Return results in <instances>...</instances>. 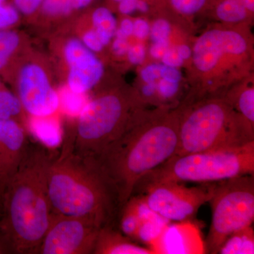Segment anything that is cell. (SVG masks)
Here are the masks:
<instances>
[{"mask_svg":"<svg viewBox=\"0 0 254 254\" xmlns=\"http://www.w3.org/2000/svg\"><path fill=\"white\" fill-rule=\"evenodd\" d=\"M215 183L187 187L177 182H164L147 187L142 194L155 213L171 222L190 220L198 209L209 202Z\"/></svg>","mask_w":254,"mask_h":254,"instance_id":"9","label":"cell"},{"mask_svg":"<svg viewBox=\"0 0 254 254\" xmlns=\"http://www.w3.org/2000/svg\"><path fill=\"white\" fill-rule=\"evenodd\" d=\"M20 41L19 35L16 31H0V71L7 66L19 46Z\"/></svg>","mask_w":254,"mask_h":254,"instance_id":"24","label":"cell"},{"mask_svg":"<svg viewBox=\"0 0 254 254\" xmlns=\"http://www.w3.org/2000/svg\"><path fill=\"white\" fill-rule=\"evenodd\" d=\"M115 39L113 43V50L117 56L122 57L127 55L128 48L130 45L128 42V38L122 34L120 31L117 29L115 34Z\"/></svg>","mask_w":254,"mask_h":254,"instance_id":"35","label":"cell"},{"mask_svg":"<svg viewBox=\"0 0 254 254\" xmlns=\"http://www.w3.org/2000/svg\"><path fill=\"white\" fill-rule=\"evenodd\" d=\"M180 118L179 108H145L121 136L91 160L113 190L120 211L142 177L175 155Z\"/></svg>","mask_w":254,"mask_h":254,"instance_id":"1","label":"cell"},{"mask_svg":"<svg viewBox=\"0 0 254 254\" xmlns=\"http://www.w3.org/2000/svg\"><path fill=\"white\" fill-rule=\"evenodd\" d=\"M149 249L154 254L206 253L199 229L190 220L170 222Z\"/></svg>","mask_w":254,"mask_h":254,"instance_id":"14","label":"cell"},{"mask_svg":"<svg viewBox=\"0 0 254 254\" xmlns=\"http://www.w3.org/2000/svg\"><path fill=\"white\" fill-rule=\"evenodd\" d=\"M173 27L167 18H158L150 25V36L153 42H168L173 46L172 43Z\"/></svg>","mask_w":254,"mask_h":254,"instance_id":"27","label":"cell"},{"mask_svg":"<svg viewBox=\"0 0 254 254\" xmlns=\"http://www.w3.org/2000/svg\"><path fill=\"white\" fill-rule=\"evenodd\" d=\"M38 10L50 17L65 16L73 11L71 0H43Z\"/></svg>","mask_w":254,"mask_h":254,"instance_id":"26","label":"cell"},{"mask_svg":"<svg viewBox=\"0 0 254 254\" xmlns=\"http://www.w3.org/2000/svg\"><path fill=\"white\" fill-rule=\"evenodd\" d=\"M133 35L137 39L143 41L150 36V24L144 18H138L133 21Z\"/></svg>","mask_w":254,"mask_h":254,"instance_id":"34","label":"cell"},{"mask_svg":"<svg viewBox=\"0 0 254 254\" xmlns=\"http://www.w3.org/2000/svg\"><path fill=\"white\" fill-rule=\"evenodd\" d=\"M28 143L22 126L0 120V201L8 182L17 171Z\"/></svg>","mask_w":254,"mask_h":254,"instance_id":"13","label":"cell"},{"mask_svg":"<svg viewBox=\"0 0 254 254\" xmlns=\"http://www.w3.org/2000/svg\"><path fill=\"white\" fill-rule=\"evenodd\" d=\"M17 91L23 110L29 116H50L60 109L58 92L52 86L46 71L36 63L28 64L20 70Z\"/></svg>","mask_w":254,"mask_h":254,"instance_id":"11","label":"cell"},{"mask_svg":"<svg viewBox=\"0 0 254 254\" xmlns=\"http://www.w3.org/2000/svg\"><path fill=\"white\" fill-rule=\"evenodd\" d=\"M102 227L86 219L53 213L36 254H93Z\"/></svg>","mask_w":254,"mask_h":254,"instance_id":"10","label":"cell"},{"mask_svg":"<svg viewBox=\"0 0 254 254\" xmlns=\"http://www.w3.org/2000/svg\"><path fill=\"white\" fill-rule=\"evenodd\" d=\"M93 254H154L147 247L138 245L111 225L100 229Z\"/></svg>","mask_w":254,"mask_h":254,"instance_id":"15","label":"cell"},{"mask_svg":"<svg viewBox=\"0 0 254 254\" xmlns=\"http://www.w3.org/2000/svg\"><path fill=\"white\" fill-rule=\"evenodd\" d=\"M170 47L171 45L168 42H153L150 47V56L153 59L160 60Z\"/></svg>","mask_w":254,"mask_h":254,"instance_id":"36","label":"cell"},{"mask_svg":"<svg viewBox=\"0 0 254 254\" xmlns=\"http://www.w3.org/2000/svg\"><path fill=\"white\" fill-rule=\"evenodd\" d=\"M55 115L44 117L29 116L28 119V126L32 136L38 143L48 149H55L61 146L63 141L61 125Z\"/></svg>","mask_w":254,"mask_h":254,"instance_id":"17","label":"cell"},{"mask_svg":"<svg viewBox=\"0 0 254 254\" xmlns=\"http://www.w3.org/2000/svg\"><path fill=\"white\" fill-rule=\"evenodd\" d=\"M127 59L132 64H141L144 62L146 52L144 45L141 43L130 46L127 53Z\"/></svg>","mask_w":254,"mask_h":254,"instance_id":"33","label":"cell"},{"mask_svg":"<svg viewBox=\"0 0 254 254\" xmlns=\"http://www.w3.org/2000/svg\"><path fill=\"white\" fill-rule=\"evenodd\" d=\"M20 13L8 1L0 6V31L9 30L19 21Z\"/></svg>","mask_w":254,"mask_h":254,"instance_id":"28","label":"cell"},{"mask_svg":"<svg viewBox=\"0 0 254 254\" xmlns=\"http://www.w3.org/2000/svg\"><path fill=\"white\" fill-rule=\"evenodd\" d=\"M165 2L179 16L190 18L208 11L210 0H165Z\"/></svg>","mask_w":254,"mask_h":254,"instance_id":"23","label":"cell"},{"mask_svg":"<svg viewBox=\"0 0 254 254\" xmlns=\"http://www.w3.org/2000/svg\"><path fill=\"white\" fill-rule=\"evenodd\" d=\"M209 202L212 220L205 242V252L215 254L232 234L253 225L254 175H242L216 182Z\"/></svg>","mask_w":254,"mask_h":254,"instance_id":"8","label":"cell"},{"mask_svg":"<svg viewBox=\"0 0 254 254\" xmlns=\"http://www.w3.org/2000/svg\"><path fill=\"white\" fill-rule=\"evenodd\" d=\"M22 105L17 97L3 88L0 90V120H14L21 115Z\"/></svg>","mask_w":254,"mask_h":254,"instance_id":"25","label":"cell"},{"mask_svg":"<svg viewBox=\"0 0 254 254\" xmlns=\"http://www.w3.org/2000/svg\"><path fill=\"white\" fill-rule=\"evenodd\" d=\"M91 1L92 0H71V6L73 11L81 9L90 4Z\"/></svg>","mask_w":254,"mask_h":254,"instance_id":"40","label":"cell"},{"mask_svg":"<svg viewBox=\"0 0 254 254\" xmlns=\"http://www.w3.org/2000/svg\"><path fill=\"white\" fill-rule=\"evenodd\" d=\"M139 0H123L119 2L118 10L122 14L129 15L138 11Z\"/></svg>","mask_w":254,"mask_h":254,"instance_id":"37","label":"cell"},{"mask_svg":"<svg viewBox=\"0 0 254 254\" xmlns=\"http://www.w3.org/2000/svg\"><path fill=\"white\" fill-rule=\"evenodd\" d=\"M3 252H6L2 240H1V235H0V254L3 253Z\"/></svg>","mask_w":254,"mask_h":254,"instance_id":"41","label":"cell"},{"mask_svg":"<svg viewBox=\"0 0 254 254\" xmlns=\"http://www.w3.org/2000/svg\"><path fill=\"white\" fill-rule=\"evenodd\" d=\"M220 254H254V231L250 226L234 232L219 249Z\"/></svg>","mask_w":254,"mask_h":254,"instance_id":"19","label":"cell"},{"mask_svg":"<svg viewBox=\"0 0 254 254\" xmlns=\"http://www.w3.org/2000/svg\"><path fill=\"white\" fill-rule=\"evenodd\" d=\"M247 175H254V141L230 149L173 155L142 177L133 195L164 182L212 183Z\"/></svg>","mask_w":254,"mask_h":254,"instance_id":"7","label":"cell"},{"mask_svg":"<svg viewBox=\"0 0 254 254\" xmlns=\"http://www.w3.org/2000/svg\"><path fill=\"white\" fill-rule=\"evenodd\" d=\"M59 108L65 115L70 117H78L89 98L87 93H80L70 89L68 86L63 87L59 93Z\"/></svg>","mask_w":254,"mask_h":254,"instance_id":"22","label":"cell"},{"mask_svg":"<svg viewBox=\"0 0 254 254\" xmlns=\"http://www.w3.org/2000/svg\"><path fill=\"white\" fill-rule=\"evenodd\" d=\"M160 61L165 66L178 68L183 66L185 64V60L179 55L176 46L170 47L165 52Z\"/></svg>","mask_w":254,"mask_h":254,"instance_id":"32","label":"cell"},{"mask_svg":"<svg viewBox=\"0 0 254 254\" xmlns=\"http://www.w3.org/2000/svg\"><path fill=\"white\" fill-rule=\"evenodd\" d=\"M40 143L28 144L17 171L0 201V235L5 250L36 254L49 225L48 193L51 155Z\"/></svg>","mask_w":254,"mask_h":254,"instance_id":"2","label":"cell"},{"mask_svg":"<svg viewBox=\"0 0 254 254\" xmlns=\"http://www.w3.org/2000/svg\"><path fill=\"white\" fill-rule=\"evenodd\" d=\"M208 10L225 24H248L254 16L241 0H210Z\"/></svg>","mask_w":254,"mask_h":254,"instance_id":"18","label":"cell"},{"mask_svg":"<svg viewBox=\"0 0 254 254\" xmlns=\"http://www.w3.org/2000/svg\"><path fill=\"white\" fill-rule=\"evenodd\" d=\"M161 63L149 64L142 68L140 73L141 83H154L160 77Z\"/></svg>","mask_w":254,"mask_h":254,"instance_id":"30","label":"cell"},{"mask_svg":"<svg viewBox=\"0 0 254 254\" xmlns=\"http://www.w3.org/2000/svg\"><path fill=\"white\" fill-rule=\"evenodd\" d=\"M48 181L53 213L86 219L100 227L111 225L120 213L113 190L92 160L75 153L69 136L52 158Z\"/></svg>","mask_w":254,"mask_h":254,"instance_id":"4","label":"cell"},{"mask_svg":"<svg viewBox=\"0 0 254 254\" xmlns=\"http://www.w3.org/2000/svg\"><path fill=\"white\" fill-rule=\"evenodd\" d=\"M222 96L254 129V76L245 80L227 90Z\"/></svg>","mask_w":254,"mask_h":254,"instance_id":"16","label":"cell"},{"mask_svg":"<svg viewBox=\"0 0 254 254\" xmlns=\"http://www.w3.org/2000/svg\"><path fill=\"white\" fill-rule=\"evenodd\" d=\"M64 55L68 68L67 86L72 91L87 93L103 78V64L80 40H68Z\"/></svg>","mask_w":254,"mask_h":254,"instance_id":"12","label":"cell"},{"mask_svg":"<svg viewBox=\"0 0 254 254\" xmlns=\"http://www.w3.org/2000/svg\"><path fill=\"white\" fill-rule=\"evenodd\" d=\"M179 141L174 155L230 149L254 141L249 126L222 95L180 105Z\"/></svg>","mask_w":254,"mask_h":254,"instance_id":"5","label":"cell"},{"mask_svg":"<svg viewBox=\"0 0 254 254\" xmlns=\"http://www.w3.org/2000/svg\"><path fill=\"white\" fill-rule=\"evenodd\" d=\"M191 50L190 89L181 105L222 95L253 75L254 39L247 23L212 26L195 38Z\"/></svg>","mask_w":254,"mask_h":254,"instance_id":"3","label":"cell"},{"mask_svg":"<svg viewBox=\"0 0 254 254\" xmlns=\"http://www.w3.org/2000/svg\"><path fill=\"white\" fill-rule=\"evenodd\" d=\"M176 48L179 55H180L182 59L185 60V63L190 60L191 58V47L187 45V43H183L177 45Z\"/></svg>","mask_w":254,"mask_h":254,"instance_id":"39","label":"cell"},{"mask_svg":"<svg viewBox=\"0 0 254 254\" xmlns=\"http://www.w3.org/2000/svg\"><path fill=\"white\" fill-rule=\"evenodd\" d=\"M43 0H9L20 14L31 15L36 12Z\"/></svg>","mask_w":254,"mask_h":254,"instance_id":"29","label":"cell"},{"mask_svg":"<svg viewBox=\"0 0 254 254\" xmlns=\"http://www.w3.org/2000/svg\"><path fill=\"white\" fill-rule=\"evenodd\" d=\"M4 88V87L2 86V84H1V81H0V90L1 89V88Z\"/></svg>","mask_w":254,"mask_h":254,"instance_id":"43","label":"cell"},{"mask_svg":"<svg viewBox=\"0 0 254 254\" xmlns=\"http://www.w3.org/2000/svg\"><path fill=\"white\" fill-rule=\"evenodd\" d=\"M147 107L136 90L107 92L89 100L68 135L75 153L93 160L121 136Z\"/></svg>","mask_w":254,"mask_h":254,"instance_id":"6","label":"cell"},{"mask_svg":"<svg viewBox=\"0 0 254 254\" xmlns=\"http://www.w3.org/2000/svg\"><path fill=\"white\" fill-rule=\"evenodd\" d=\"M171 221L163 218L160 215H155L153 218L140 222L134 240L141 242L149 248L150 245L161 235L164 229Z\"/></svg>","mask_w":254,"mask_h":254,"instance_id":"21","label":"cell"},{"mask_svg":"<svg viewBox=\"0 0 254 254\" xmlns=\"http://www.w3.org/2000/svg\"><path fill=\"white\" fill-rule=\"evenodd\" d=\"M82 43L84 46L91 50L93 53H100L104 49L105 46L97 35L96 32L92 28L85 32L82 36Z\"/></svg>","mask_w":254,"mask_h":254,"instance_id":"31","label":"cell"},{"mask_svg":"<svg viewBox=\"0 0 254 254\" xmlns=\"http://www.w3.org/2000/svg\"><path fill=\"white\" fill-rule=\"evenodd\" d=\"M93 29L104 46H108L115 36L117 31L116 18L112 11L105 6H100L93 10L91 15Z\"/></svg>","mask_w":254,"mask_h":254,"instance_id":"20","label":"cell"},{"mask_svg":"<svg viewBox=\"0 0 254 254\" xmlns=\"http://www.w3.org/2000/svg\"><path fill=\"white\" fill-rule=\"evenodd\" d=\"M133 20L128 18H125L122 20L120 26L117 29L122 34L127 37L131 36L133 35Z\"/></svg>","mask_w":254,"mask_h":254,"instance_id":"38","label":"cell"},{"mask_svg":"<svg viewBox=\"0 0 254 254\" xmlns=\"http://www.w3.org/2000/svg\"><path fill=\"white\" fill-rule=\"evenodd\" d=\"M112 1H113L114 2L117 3V4H118L119 2H120V1H123V0H112Z\"/></svg>","mask_w":254,"mask_h":254,"instance_id":"42","label":"cell"}]
</instances>
